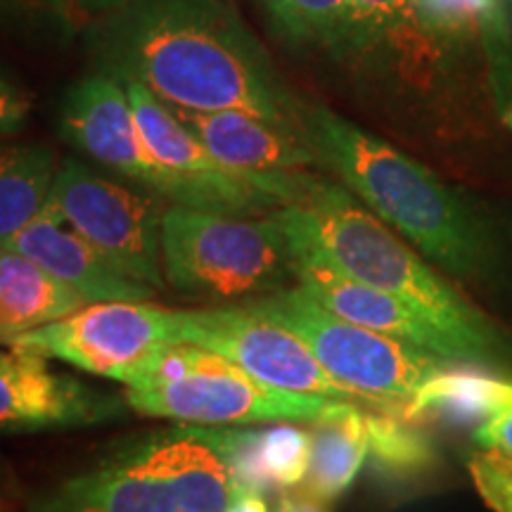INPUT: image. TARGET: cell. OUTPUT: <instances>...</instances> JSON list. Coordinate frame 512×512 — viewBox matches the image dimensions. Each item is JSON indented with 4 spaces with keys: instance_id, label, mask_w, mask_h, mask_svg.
I'll list each match as a JSON object with an SVG mask.
<instances>
[{
    "instance_id": "cell-1",
    "label": "cell",
    "mask_w": 512,
    "mask_h": 512,
    "mask_svg": "<svg viewBox=\"0 0 512 512\" xmlns=\"http://www.w3.org/2000/svg\"><path fill=\"white\" fill-rule=\"evenodd\" d=\"M86 50L95 74L140 83L166 105L238 110L306 136V105L228 0H126L88 22Z\"/></svg>"
},
{
    "instance_id": "cell-2",
    "label": "cell",
    "mask_w": 512,
    "mask_h": 512,
    "mask_svg": "<svg viewBox=\"0 0 512 512\" xmlns=\"http://www.w3.org/2000/svg\"><path fill=\"white\" fill-rule=\"evenodd\" d=\"M304 133L320 164L422 256L456 278L486 271L482 226L430 169L325 105L304 107Z\"/></svg>"
},
{
    "instance_id": "cell-3",
    "label": "cell",
    "mask_w": 512,
    "mask_h": 512,
    "mask_svg": "<svg viewBox=\"0 0 512 512\" xmlns=\"http://www.w3.org/2000/svg\"><path fill=\"white\" fill-rule=\"evenodd\" d=\"M278 211L290 226L316 242L339 271L392 294L430 320L456 344L465 363H491L501 351L503 342L494 325L387 223L363 209L344 185L316 178L304 200Z\"/></svg>"
},
{
    "instance_id": "cell-4",
    "label": "cell",
    "mask_w": 512,
    "mask_h": 512,
    "mask_svg": "<svg viewBox=\"0 0 512 512\" xmlns=\"http://www.w3.org/2000/svg\"><path fill=\"white\" fill-rule=\"evenodd\" d=\"M235 491L219 430L178 425L128 441L27 512H226Z\"/></svg>"
},
{
    "instance_id": "cell-5",
    "label": "cell",
    "mask_w": 512,
    "mask_h": 512,
    "mask_svg": "<svg viewBox=\"0 0 512 512\" xmlns=\"http://www.w3.org/2000/svg\"><path fill=\"white\" fill-rule=\"evenodd\" d=\"M166 283L197 297L252 299L294 278L290 242L271 216H226L169 204L162 219Z\"/></svg>"
},
{
    "instance_id": "cell-6",
    "label": "cell",
    "mask_w": 512,
    "mask_h": 512,
    "mask_svg": "<svg viewBox=\"0 0 512 512\" xmlns=\"http://www.w3.org/2000/svg\"><path fill=\"white\" fill-rule=\"evenodd\" d=\"M126 406L183 425L313 422L328 399L271 387L214 351L174 342L133 377Z\"/></svg>"
},
{
    "instance_id": "cell-7",
    "label": "cell",
    "mask_w": 512,
    "mask_h": 512,
    "mask_svg": "<svg viewBox=\"0 0 512 512\" xmlns=\"http://www.w3.org/2000/svg\"><path fill=\"white\" fill-rule=\"evenodd\" d=\"M247 304L294 332L332 380L368 399L375 411L406 418V406L422 384L444 368L456 366L399 339L332 316L299 285Z\"/></svg>"
},
{
    "instance_id": "cell-8",
    "label": "cell",
    "mask_w": 512,
    "mask_h": 512,
    "mask_svg": "<svg viewBox=\"0 0 512 512\" xmlns=\"http://www.w3.org/2000/svg\"><path fill=\"white\" fill-rule=\"evenodd\" d=\"M128 278L164 287L162 219L159 197L102 176L79 159L57 169L46 207Z\"/></svg>"
},
{
    "instance_id": "cell-9",
    "label": "cell",
    "mask_w": 512,
    "mask_h": 512,
    "mask_svg": "<svg viewBox=\"0 0 512 512\" xmlns=\"http://www.w3.org/2000/svg\"><path fill=\"white\" fill-rule=\"evenodd\" d=\"M178 342L176 311L147 302L86 304L72 316L12 339L8 347L131 384L145 363Z\"/></svg>"
},
{
    "instance_id": "cell-10",
    "label": "cell",
    "mask_w": 512,
    "mask_h": 512,
    "mask_svg": "<svg viewBox=\"0 0 512 512\" xmlns=\"http://www.w3.org/2000/svg\"><path fill=\"white\" fill-rule=\"evenodd\" d=\"M176 318L178 342L214 351L259 382L287 392L373 408L354 389L332 380L328 370L320 366L311 349L294 332L249 304L176 311Z\"/></svg>"
},
{
    "instance_id": "cell-11",
    "label": "cell",
    "mask_w": 512,
    "mask_h": 512,
    "mask_svg": "<svg viewBox=\"0 0 512 512\" xmlns=\"http://www.w3.org/2000/svg\"><path fill=\"white\" fill-rule=\"evenodd\" d=\"M140 138L150 157L176 178L181 188V204L200 211L226 216H261L266 211L283 209L259 183L233 174L197 140L174 110L147 91L140 83H124Z\"/></svg>"
},
{
    "instance_id": "cell-12",
    "label": "cell",
    "mask_w": 512,
    "mask_h": 512,
    "mask_svg": "<svg viewBox=\"0 0 512 512\" xmlns=\"http://www.w3.org/2000/svg\"><path fill=\"white\" fill-rule=\"evenodd\" d=\"M60 131L124 183L169 204H181L176 178L150 157L140 138L136 114L121 81L93 72L74 83L64 98Z\"/></svg>"
},
{
    "instance_id": "cell-13",
    "label": "cell",
    "mask_w": 512,
    "mask_h": 512,
    "mask_svg": "<svg viewBox=\"0 0 512 512\" xmlns=\"http://www.w3.org/2000/svg\"><path fill=\"white\" fill-rule=\"evenodd\" d=\"M183 126L233 174L259 183L287 204L304 200L318 176L309 166L320 164L316 150L302 133L287 131L254 114L223 110L200 112L169 105Z\"/></svg>"
},
{
    "instance_id": "cell-14",
    "label": "cell",
    "mask_w": 512,
    "mask_h": 512,
    "mask_svg": "<svg viewBox=\"0 0 512 512\" xmlns=\"http://www.w3.org/2000/svg\"><path fill=\"white\" fill-rule=\"evenodd\" d=\"M290 242L294 259V278L299 287L309 292L316 302L328 309L332 316L361 325V328L380 332L403 344H411L427 354L444 358L448 363H465L463 354L444 332L434 328L430 320L415 313L392 294L377 290L366 283H358L320 252L311 238H306L299 228L287 223L280 211H275Z\"/></svg>"
},
{
    "instance_id": "cell-15",
    "label": "cell",
    "mask_w": 512,
    "mask_h": 512,
    "mask_svg": "<svg viewBox=\"0 0 512 512\" xmlns=\"http://www.w3.org/2000/svg\"><path fill=\"white\" fill-rule=\"evenodd\" d=\"M124 411L117 396L102 394L27 351H0V430H55L112 420Z\"/></svg>"
},
{
    "instance_id": "cell-16",
    "label": "cell",
    "mask_w": 512,
    "mask_h": 512,
    "mask_svg": "<svg viewBox=\"0 0 512 512\" xmlns=\"http://www.w3.org/2000/svg\"><path fill=\"white\" fill-rule=\"evenodd\" d=\"M64 226L67 223L43 209L36 221H31L0 247L36 261L60 283L72 287L86 304L150 302L155 297L157 290L117 271L98 249Z\"/></svg>"
},
{
    "instance_id": "cell-17",
    "label": "cell",
    "mask_w": 512,
    "mask_h": 512,
    "mask_svg": "<svg viewBox=\"0 0 512 512\" xmlns=\"http://www.w3.org/2000/svg\"><path fill=\"white\" fill-rule=\"evenodd\" d=\"M328 50L351 64L420 67L439 46L422 29L413 0H347L342 27Z\"/></svg>"
},
{
    "instance_id": "cell-18",
    "label": "cell",
    "mask_w": 512,
    "mask_h": 512,
    "mask_svg": "<svg viewBox=\"0 0 512 512\" xmlns=\"http://www.w3.org/2000/svg\"><path fill=\"white\" fill-rule=\"evenodd\" d=\"M311 465L304 479L306 494L318 501H335L354 484L368 458L366 406L328 401L311 422Z\"/></svg>"
},
{
    "instance_id": "cell-19",
    "label": "cell",
    "mask_w": 512,
    "mask_h": 512,
    "mask_svg": "<svg viewBox=\"0 0 512 512\" xmlns=\"http://www.w3.org/2000/svg\"><path fill=\"white\" fill-rule=\"evenodd\" d=\"M86 302L46 268L0 247V325L8 344L24 332L72 316Z\"/></svg>"
},
{
    "instance_id": "cell-20",
    "label": "cell",
    "mask_w": 512,
    "mask_h": 512,
    "mask_svg": "<svg viewBox=\"0 0 512 512\" xmlns=\"http://www.w3.org/2000/svg\"><path fill=\"white\" fill-rule=\"evenodd\" d=\"M512 408V382L475 368L448 366L420 387L406 406V418L437 420L456 427H482Z\"/></svg>"
},
{
    "instance_id": "cell-21",
    "label": "cell",
    "mask_w": 512,
    "mask_h": 512,
    "mask_svg": "<svg viewBox=\"0 0 512 512\" xmlns=\"http://www.w3.org/2000/svg\"><path fill=\"white\" fill-rule=\"evenodd\" d=\"M413 8L437 46L482 43L494 55L498 83H510V29L501 0H413Z\"/></svg>"
},
{
    "instance_id": "cell-22",
    "label": "cell",
    "mask_w": 512,
    "mask_h": 512,
    "mask_svg": "<svg viewBox=\"0 0 512 512\" xmlns=\"http://www.w3.org/2000/svg\"><path fill=\"white\" fill-rule=\"evenodd\" d=\"M57 155L43 143H0V245L48 207Z\"/></svg>"
},
{
    "instance_id": "cell-23",
    "label": "cell",
    "mask_w": 512,
    "mask_h": 512,
    "mask_svg": "<svg viewBox=\"0 0 512 512\" xmlns=\"http://www.w3.org/2000/svg\"><path fill=\"white\" fill-rule=\"evenodd\" d=\"M368 453L382 470L394 475H411L425 470L434 460V446L413 420L403 415L366 408Z\"/></svg>"
},
{
    "instance_id": "cell-24",
    "label": "cell",
    "mask_w": 512,
    "mask_h": 512,
    "mask_svg": "<svg viewBox=\"0 0 512 512\" xmlns=\"http://www.w3.org/2000/svg\"><path fill=\"white\" fill-rule=\"evenodd\" d=\"M273 31L292 48H330L347 0H271L264 5Z\"/></svg>"
},
{
    "instance_id": "cell-25",
    "label": "cell",
    "mask_w": 512,
    "mask_h": 512,
    "mask_svg": "<svg viewBox=\"0 0 512 512\" xmlns=\"http://www.w3.org/2000/svg\"><path fill=\"white\" fill-rule=\"evenodd\" d=\"M0 29L27 41L64 46L79 29L67 0H0Z\"/></svg>"
},
{
    "instance_id": "cell-26",
    "label": "cell",
    "mask_w": 512,
    "mask_h": 512,
    "mask_svg": "<svg viewBox=\"0 0 512 512\" xmlns=\"http://www.w3.org/2000/svg\"><path fill=\"white\" fill-rule=\"evenodd\" d=\"M261 460L275 489L302 484L311 465V434L297 425L261 430Z\"/></svg>"
},
{
    "instance_id": "cell-27",
    "label": "cell",
    "mask_w": 512,
    "mask_h": 512,
    "mask_svg": "<svg viewBox=\"0 0 512 512\" xmlns=\"http://www.w3.org/2000/svg\"><path fill=\"white\" fill-rule=\"evenodd\" d=\"M219 437L238 489L256 491L261 496L275 491L261 460V430H219Z\"/></svg>"
},
{
    "instance_id": "cell-28",
    "label": "cell",
    "mask_w": 512,
    "mask_h": 512,
    "mask_svg": "<svg viewBox=\"0 0 512 512\" xmlns=\"http://www.w3.org/2000/svg\"><path fill=\"white\" fill-rule=\"evenodd\" d=\"M470 475L479 496L496 512H512V460L484 453L470 460Z\"/></svg>"
},
{
    "instance_id": "cell-29",
    "label": "cell",
    "mask_w": 512,
    "mask_h": 512,
    "mask_svg": "<svg viewBox=\"0 0 512 512\" xmlns=\"http://www.w3.org/2000/svg\"><path fill=\"white\" fill-rule=\"evenodd\" d=\"M29 117V98L0 76V136H8L24 126Z\"/></svg>"
},
{
    "instance_id": "cell-30",
    "label": "cell",
    "mask_w": 512,
    "mask_h": 512,
    "mask_svg": "<svg viewBox=\"0 0 512 512\" xmlns=\"http://www.w3.org/2000/svg\"><path fill=\"white\" fill-rule=\"evenodd\" d=\"M475 441L494 456L512 460V408L498 415V418L484 422L482 427H477Z\"/></svg>"
},
{
    "instance_id": "cell-31",
    "label": "cell",
    "mask_w": 512,
    "mask_h": 512,
    "mask_svg": "<svg viewBox=\"0 0 512 512\" xmlns=\"http://www.w3.org/2000/svg\"><path fill=\"white\" fill-rule=\"evenodd\" d=\"M69 8L74 10V15L79 22L83 19H88V22H95V19L110 15L121 5L126 3V0H67Z\"/></svg>"
},
{
    "instance_id": "cell-32",
    "label": "cell",
    "mask_w": 512,
    "mask_h": 512,
    "mask_svg": "<svg viewBox=\"0 0 512 512\" xmlns=\"http://www.w3.org/2000/svg\"><path fill=\"white\" fill-rule=\"evenodd\" d=\"M278 512H328V508L306 491H287L280 496Z\"/></svg>"
},
{
    "instance_id": "cell-33",
    "label": "cell",
    "mask_w": 512,
    "mask_h": 512,
    "mask_svg": "<svg viewBox=\"0 0 512 512\" xmlns=\"http://www.w3.org/2000/svg\"><path fill=\"white\" fill-rule=\"evenodd\" d=\"M226 512H268V505H266V498L256 494V491L238 489Z\"/></svg>"
},
{
    "instance_id": "cell-34",
    "label": "cell",
    "mask_w": 512,
    "mask_h": 512,
    "mask_svg": "<svg viewBox=\"0 0 512 512\" xmlns=\"http://www.w3.org/2000/svg\"><path fill=\"white\" fill-rule=\"evenodd\" d=\"M503 121H505V126H508L512 131V100L503 107Z\"/></svg>"
},
{
    "instance_id": "cell-35",
    "label": "cell",
    "mask_w": 512,
    "mask_h": 512,
    "mask_svg": "<svg viewBox=\"0 0 512 512\" xmlns=\"http://www.w3.org/2000/svg\"><path fill=\"white\" fill-rule=\"evenodd\" d=\"M0 344H8V337H5V330H3V325H0Z\"/></svg>"
},
{
    "instance_id": "cell-36",
    "label": "cell",
    "mask_w": 512,
    "mask_h": 512,
    "mask_svg": "<svg viewBox=\"0 0 512 512\" xmlns=\"http://www.w3.org/2000/svg\"><path fill=\"white\" fill-rule=\"evenodd\" d=\"M261 3H264V5H266V3H271V0H261Z\"/></svg>"
}]
</instances>
